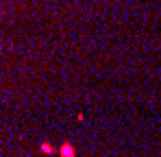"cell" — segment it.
<instances>
[{
	"instance_id": "cell-1",
	"label": "cell",
	"mask_w": 161,
	"mask_h": 157,
	"mask_svg": "<svg viewBox=\"0 0 161 157\" xmlns=\"http://www.w3.org/2000/svg\"><path fill=\"white\" fill-rule=\"evenodd\" d=\"M63 157H72V151H70V146H63Z\"/></svg>"
}]
</instances>
